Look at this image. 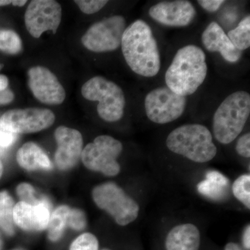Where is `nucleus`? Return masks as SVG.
<instances>
[{
	"label": "nucleus",
	"mask_w": 250,
	"mask_h": 250,
	"mask_svg": "<svg viewBox=\"0 0 250 250\" xmlns=\"http://www.w3.org/2000/svg\"><path fill=\"white\" fill-rule=\"evenodd\" d=\"M123 57L131 70L145 77H153L161 69V56L152 29L142 20L126 27L121 42Z\"/></svg>",
	"instance_id": "1"
},
{
	"label": "nucleus",
	"mask_w": 250,
	"mask_h": 250,
	"mask_svg": "<svg viewBox=\"0 0 250 250\" xmlns=\"http://www.w3.org/2000/svg\"><path fill=\"white\" fill-rule=\"evenodd\" d=\"M208 73L204 51L196 45L184 46L177 51L166 72V86L181 96L197 91Z\"/></svg>",
	"instance_id": "2"
},
{
	"label": "nucleus",
	"mask_w": 250,
	"mask_h": 250,
	"mask_svg": "<svg viewBox=\"0 0 250 250\" xmlns=\"http://www.w3.org/2000/svg\"><path fill=\"white\" fill-rule=\"evenodd\" d=\"M169 150L195 163H207L214 159L217 147L213 135L200 124L182 125L171 131L166 139Z\"/></svg>",
	"instance_id": "3"
},
{
	"label": "nucleus",
	"mask_w": 250,
	"mask_h": 250,
	"mask_svg": "<svg viewBox=\"0 0 250 250\" xmlns=\"http://www.w3.org/2000/svg\"><path fill=\"white\" fill-rule=\"evenodd\" d=\"M250 114V95L243 90L227 97L213 118V132L219 143L228 145L241 134Z\"/></svg>",
	"instance_id": "4"
},
{
	"label": "nucleus",
	"mask_w": 250,
	"mask_h": 250,
	"mask_svg": "<svg viewBox=\"0 0 250 250\" xmlns=\"http://www.w3.org/2000/svg\"><path fill=\"white\" fill-rule=\"evenodd\" d=\"M85 100L98 102L97 111L103 121L108 123L119 121L124 116L126 100L119 85L101 76L87 81L82 88Z\"/></svg>",
	"instance_id": "5"
},
{
	"label": "nucleus",
	"mask_w": 250,
	"mask_h": 250,
	"mask_svg": "<svg viewBox=\"0 0 250 250\" xmlns=\"http://www.w3.org/2000/svg\"><path fill=\"white\" fill-rule=\"evenodd\" d=\"M92 197L95 205L107 212L121 226L133 223L139 216V204L113 182H106L94 188Z\"/></svg>",
	"instance_id": "6"
},
{
	"label": "nucleus",
	"mask_w": 250,
	"mask_h": 250,
	"mask_svg": "<svg viewBox=\"0 0 250 250\" xmlns=\"http://www.w3.org/2000/svg\"><path fill=\"white\" fill-rule=\"evenodd\" d=\"M123 150L121 141L111 136L103 135L83 148L81 159L88 170L107 177H115L121 172V166L117 159Z\"/></svg>",
	"instance_id": "7"
},
{
	"label": "nucleus",
	"mask_w": 250,
	"mask_h": 250,
	"mask_svg": "<svg viewBox=\"0 0 250 250\" xmlns=\"http://www.w3.org/2000/svg\"><path fill=\"white\" fill-rule=\"evenodd\" d=\"M187 106V97L174 93L167 86L151 90L145 99L146 116L156 124H167L176 121L183 115Z\"/></svg>",
	"instance_id": "8"
},
{
	"label": "nucleus",
	"mask_w": 250,
	"mask_h": 250,
	"mask_svg": "<svg viewBox=\"0 0 250 250\" xmlns=\"http://www.w3.org/2000/svg\"><path fill=\"white\" fill-rule=\"evenodd\" d=\"M125 29L126 21L123 16L116 15L104 18L88 28L82 36V42L91 52H112L121 46Z\"/></svg>",
	"instance_id": "9"
},
{
	"label": "nucleus",
	"mask_w": 250,
	"mask_h": 250,
	"mask_svg": "<svg viewBox=\"0 0 250 250\" xmlns=\"http://www.w3.org/2000/svg\"><path fill=\"white\" fill-rule=\"evenodd\" d=\"M55 115L44 108L9 110L0 118V129L12 134H31L50 127Z\"/></svg>",
	"instance_id": "10"
},
{
	"label": "nucleus",
	"mask_w": 250,
	"mask_h": 250,
	"mask_svg": "<svg viewBox=\"0 0 250 250\" xmlns=\"http://www.w3.org/2000/svg\"><path fill=\"white\" fill-rule=\"evenodd\" d=\"M62 8L54 0H33L29 3L24 22L28 32L39 39L44 32L52 31L54 34L62 22Z\"/></svg>",
	"instance_id": "11"
},
{
	"label": "nucleus",
	"mask_w": 250,
	"mask_h": 250,
	"mask_svg": "<svg viewBox=\"0 0 250 250\" xmlns=\"http://www.w3.org/2000/svg\"><path fill=\"white\" fill-rule=\"evenodd\" d=\"M28 84L34 96L46 104H61L66 97L65 88L56 75L43 66L28 70Z\"/></svg>",
	"instance_id": "12"
},
{
	"label": "nucleus",
	"mask_w": 250,
	"mask_h": 250,
	"mask_svg": "<svg viewBox=\"0 0 250 250\" xmlns=\"http://www.w3.org/2000/svg\"><path fill=\"white\" fill-rule=\"evenodd\" d=\"M148 13L156 22L172 27L188 26L197 14L193 5L187 0L160 1L151 6Z\"/></svg>",
	"instance_id": "13"
},
{
	"label": "nucleus",
	"mask_w": 250,
	"mask_h": 250,
	"mask_svg": "<svg viewBox=\"0 0 250 250\" xmlns=\"http://www.w3.org/2000/svg\"><path fill=\"white\" fill-rule=\"evenodd\" d=\"M54 137L57 144L56 165L59 170H70L81 159L83 149L82 135L78 130L60 126L56 129Z\"/></svg>",
	"instance_id": "14"
},
{
	"label": "nucleus",
	"mask_w": 250,
	"mask_h": 250,
	"mask_svg": "<svg viewBox=\"0 0 250 250\" xmlns=\"http://www.w3.org/2000/svg\"><path fill=\"white\" fill-rule=\"evenodd\" d=\"M202 42L207 51L218 52L226 62L235 63L241 59L243 52L234 47L221 26L214 21L202 33Z\"/></svg>",
	"instance_id": "15"
},
{
	"label": "nucleus",
	"mask_w": 250,
	"mask_h": 250,
	"mask_svg": "<svg viewBox=\"0 0 250 250\" xmlns=\"http://www.w3.org/2000/svg\"><path fill=\"white\" fill-rule=\"evenodd\" d=\"M50 208L47 205H31L19 202L14 207V223L24 231L45 230L48 225Z\"/></svg>",
	"instance_id": "16"
},
{
	"label": "nucleus",
	"mask_w": 250,
	"mask_h": 250,
	"mask_svg": "<svg viewBox=\"0 0 250 250\" xmlns=\"http://www.w3.org/2000/svg\"><path fill=\"white\" fill-rule=\"evenodd\" d=\"M200 230L191 223L182 224L171 229L166 239V250H199Z\"/></svg>",
	"instance_id": "17"
},
{
	"label": "nucleus",
	"mask_w": 250,
	"mask_h": 250,
	"mask_svg": "<svg viewBox=\"0 0 250 250\" xmlns=\"http://www.w3.org/2000/svg\"><path fill=\"white\" fill-rule=\"evenodd\" d=\"M18 164L24 170H51L52 164L48 156L37 144L26 143L20 148L16 155Z\"/></svg>",
	"instance_id": "18"
},
{
	"label": "nucleus",
	"mask_w": 250,
	"mask_h": 250,
	"mask_svg": "<svg viewBox=\"0 0 250 250\" xmlns=\"http://www.w3.org/2000/svg\"><path fill=\"white\" fill-rule=\"evenodd\" d=\"M229 186V180L218 171L207 172L205 180L197 185L200 193L212 199H220L225 196Z\"/></svg>",
	"instance_id": "19"
},
{
	"label": "nucleus",
	"mask_w": 250,
	"mask_h": 250,
	"mask_svg": "<svg viewBox=\"0 0 250 250\" xmlns=\"http://www.w3.org/2000/svg\"><path fill=\"white\" fill-rule=\"evenodd\" d=\"M70 208L66 205L59 207L54 210L49 217L47 231L50 241H59L63 234L65 229L67 226L69 213Z\"/></svg>",
	"instance_id": "20"
},
{
	"label": "nucleus",
	"mask_w": 250,
	"mask_h": 250,
	"mask_svg": "<svg viewBox=\"0 0 250 250\" xmlns=\"http://www.w3.org/2000/svg\"><path fill=\"white\" fill-rule=\"evenodd\" d=\"M14 200L7 191L0 192V228L9 236L15 233Z\"/></svg>",
	"instance_id": "21"
},
{
	"label": "nucleus",
	"mask_w": 250,
	"mask_h": 250,
	"mask_svg": "<svg viewBox=\"0 0 250 250\" xmlns=\"http://www.w3.org/2000/svg\"><path fill=\"white\" fill-rule=\"evenodd\" d=\"M229 39L240 51L246 50L250 46V16H246L235 29L229 31Z\"/></svg>",
	"instance_id": "22"
},
{
	"label": "nucleus",
	"mask_w": 250,
	"mask_h": 250,
	"mask_svg": "<svg viewBox=\"0 0 250 250\" xmlns=\"http://www.w3.org/2000/svg\"><path fill=\"white\" fill-rule=\"evenodd\" d=\"M22 49V40L16 31L0 29V50L6 54H17Z\"/></svg>",
	"instance_id": "23"
},
{
	"label": "nucleus",
	"mask_w": 250,
	"mask_h": 250,
	"mask_svg": "<svg viewBox=\"0 0 250 250\" xmlns=\"http://www.w3.org/2000/svg\"><path fill=\"white\" fill-rule=\"evenodd\" d=\"M18 197L21 202L31 205H45L52 207L50 202L45 197H42L36 192L35 188L27 183H22L18 186L16 189Z\"/></svg>",
	"instance_id": "24"
},
{
	"label": "nucleus",
	"mask_w": 250,
	"mask_h": 250,
	"mask_svg": "<svg viewBox=\"0 0 250 250\" xmlns=\"http://www.w3.org/2000/svg\"><path fill=\"white\" fill-rule=\"evenodd\" d=\"M234 197L248 209L250 208V175L242 174L234 181L232 185Z\"/></svg>",
	"instance_id": "25"
},
{
	"label": "nucleus",
	"mask_w": 250,
	"mask_h": 250,
	"mask_svg": "<svg viewBox=\"0 0 250 250\" xmlns=\"http://www.w3.org/2000/svg\"><path fill=\"white\" fill-rule=\"evenodd\" d=\"M99 242L96 236L84 233L77 237L70 246V250H98Z\"/></svg>",
	"instance_id": "26"
},
{
	"label": "nucleus",
	"mask_w": 250,
	"mask_h": 250,
	"mask_svg": "<svg viewBox=\"0 0 250 250\" xmlns=\"http://www.w3.org/2000/svg\"><path fill=\"white\" fill-rule=\"evenodd\" d=\"M75 4L85 14H93L103 9L108 1L106 0H76Z\"/></svg>",
	"instance_id": "27"
},
{
	"label": "nucleus",
	"mask_w": 250,
	"mask_h": 250,
	"mask_svg": "<svg viewBox=\"0 0 250 250\" xmlns=\"http://www.w3.org/2000/svg\"><path fill=\"white\" fill-rule=\"evenodd\" d=\"M67 226L77 231L83 229L86 226V218L83 210L79 208H70Z\"/></svg>",
	"instance_id": "28"
},
{
	"label": "nucleus",
	"mask_w": 250,
	"mask_h": 250,
	"mask_svg": "<svg viewBox=\"0 0 250 250\" xmlns=\"http://www.w3.org/2000/svg\"><path fill=\"white\" fill-rule=\"evenodd\" d=\"M236 152L243 157H250V133H246L241 136L236 144Z\"/></svg>",
	"instance_id": "29"
},
{
	"label": "nucleus",
	"mask_w": 250,
	"mask_h": 250,
	"mask_svg": "<svg viewBox=\"0 0 250 250\" xmlns=\"http://www.w3.org/2000/svg\"><path fill=\"white\" fill-rule=\"evenodd\" d=\"M225 2L224 0H198L197 1V3L204 9L210 13L216 12Z\"/></svg>",
	"instance_id": "30"
},
{
	"label": "nucleus",
	"mask_w": 250,
	"mask_h": 250,
	"mask_svg": "<svg viewBox=\"0 0 250 250\" xmlns=\"http://www.w3.org/2000/svg\"><path fill=\"white\" fill-rule=\"evenodd\" d=\"M17 139V135L0 129V147H9Z\"/></svg>",
	"instance_id": "31"
},
{
	"label": "nucleus",
	"mask_w": 250,
	"mask_h": 250,
	"mask_svg": "<svg viewBox=\"0 0 250 250\" xmlns=\"http://www.w3.org/2000/svg\"><path fill=\"white\" fill-rule=\"evenodd\" d=\"M14 100V94L9 88L0 92V105L8 104Z\"/></svg>",
	"instance_id": "32"
},
{
	"label": "nucleus",
	"mask_w": 250,
	"mask_h": 250,
	"mask_svg": "<svg viewBox=\"0 0 250 250\" xmlns=\"http://www.w3.org/2000/svg\"><path fill=\"white\" fill-rule=\"evenodd\" d=\"M243 244L246 250L250 249V226L248 225L243 234Z\"/></svg>",
	"instance_id": "33"
},
{
	"label": "nucleus",
	"mask_w": 250,
	"mask_h": 250,
	"mask_svg": "<svg viewBox=\"0 0 250 250\" xmlns=\"http://www.w3.org/2000/svg\"><path fill=\"white\" fill-rule=\"evenodd\" d=\"M9 86V79L4 75H0V92L7 89Z\"/></svg>",
	"instance_id": "34"
},
{
	"label": "nucleus",
	"mask_w": 250,
	"mask_h": 250,
	"mask_svg": "<svg viewBox=\"0 0 250 250\" xmlns=\"http://www.w3.org/2000/svg\"><path fill=\"white\" fill-rule=\"evenodd\" d=\"M225 250H241V249L236 243H229L225 246Z\"/></svg>",
	"instance_id": "35"
},
{
	"label": "nucleus",
	"mask_w": 250,
	"mask_h": 250,
	"mask_svg": "<svg viewBox=\"0 0 250 250\" xmlns=\"http://www.w3.org/2000/svg\"><path fill=\"white\" fill-rule=\"evenodd\" d=\"M27 2V1H26V0H15V1H12V4L14 5V6H20V7H21V6H24V5L26 4V3Z\"/></svg>",
	"instance_id": "36"
},
{
	"label": "nucleus",
	"mask_w": 250,
	"mask_h": 250,
	"mask_svg": "<svg viewBox=\"0 0 250 250\" xmlns=\"http://www.w3.org/2000/svg\"><path fill=\"white\" fill-rule=\"evenodd\" d=\"M12 3V1H7V0H0V6H6Z\"/></svg>",
	"instance_id": "37"
},
{
	"label": "nucleus",
	"mask_w": 250,
	"mask_h": 250,
	"mask_svg": "<svg viewBox=\"0 0 250 250\" xmlns=\"http://www.w3.org/2000/svg\"><path fill=\"white\" fill-rule=\"evenodd\" d=\"M3 173V165L1 161H0V178H1V175H2Z\"/></svg>",
	"instance_id": "38"
},
{
	"label": "nucleus",
	"mask_w": 250,
	"mask_h": 250,
	"mask_svg": "<svg viewBox=\"0 0 250 250\" xmlns=\"http://www.w3.org/2000/svg\"><path fill=\"white\" fill-rule=\"evenodd\" d=\"M3 247V239L2 236H1V233H0V250L2 249Z\"/></svg>",
	"instance_id": "39"
},
{
	"label": "nucleus",
	"mask_w": 250,
	"mask_h": 250,
	"mask_svg": "<svg viewBox=\"0 0 250 250\" xmlns=\"http://www.w3.org/2000/svg\"><path fill=\"white\" fill-rule=\"evenodd\" d=\"M4 67V65H3V64L0 63V70H1L2 67Z\"/></svg>",
	"instance_id": "40"
},
{
	"label": "nucleus",
	"mask_w": 250,
	"mask_h": 250,
	"mask_svg": "<svg viewBox=\"0 0 250 250\" xmlns=\"http://www.w3.org/2000/svg\"><path fill=\"white\" fill-rule=\"evenodd\" d=\"M106 250V249H104V250Z\"/></svg>",
	"instance_id": "41"
}]
</instances>
